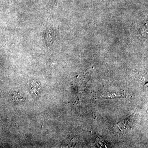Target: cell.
Masks as SVG:
<instances>
[{
    "label": "cell",
    "instance_id": "1",
    "mask_svg": "<svg viewBox=\"0 0 148 148\" xmlns=\"http://www.w3.org/2000/svg\"><path fill=\"white\" fill-rule=\"evenodd\" d=\"M12 95L14 102L15 103H20L21 101H24V98H22L21 94L18 92H14Z\"/></svg>",
    "mask_w": 148,
    "mask_h": 148
}]
</instances>
